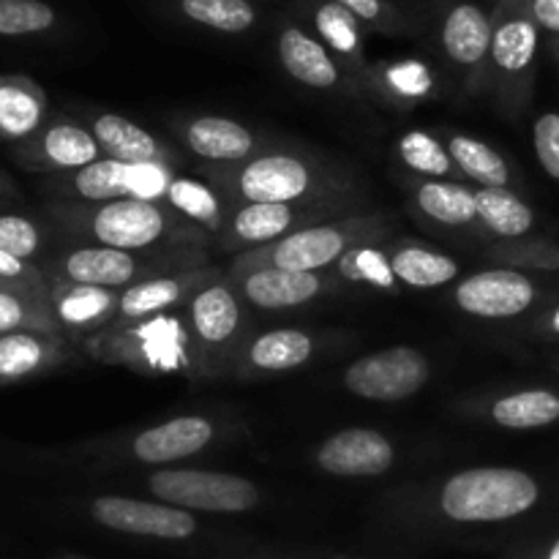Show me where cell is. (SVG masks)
I'll return each mask as SVG.
<instances>
[{
  "mask_svg": "<svg viewBox=\"0 0 559 559\" xmlns=\"http://www.w3.org/2000/svg\"><path fill=\"white\" fill-rule=\"evenodd\" d=\"M55 25V9L41 0H0V36H27Z\"/></svg>",
  "mask_w": 559,
  "mask_h": 559,
  "instance_id": "42",
  "label": "cell"
},
{
  "mask_svg": "<svg viewBox=\"0 0 559 559\" xmlns=\"http://www.w3.org/2000/svg\"><path fill=\"white\" fill-rule=\"evenodd\" d=\"M445 147L456 162L459 173L473 178L480 189H508L511 186V167L502 158V153H497L486 142L467 134H448Z\"/></svg>",
  "mask_w": 559,
  "mask_h": 559,
  "instance_id": "33",
  "label": "cell"
},
{
  "mask_svg": "<svg viewBox=\"0 0 559 559\" xmlns=\"http://www.w3.org/2000/svg\"><path fill=\"white\" fill-rule=\"evenodd\" d=\"M91 131L102 147V156L123 164H167L173 167V147L164 145L158 136L136 126L134 120L107 112L93 120Z\"/></svg>",
  "mask_w": 559,
  "mask_h": 559,
  "instance_id": "24",
  "label": "cell"
},
{
  "mask_svg": "<svg viewBox=\"0 0 559 559\" xmlns=\"http://www.w3.org/2000/svg\"><path fill=\"white\" fill-rule=\"evenodd\" d=\"M47 115L44 91L27 76L0 80V136L5 140H31L41 131Z\"/></svg>",
  "mask_w": 559,
  "mask_h": 559,
  "instance_id": "26",
  "label": "cell"
},
{
  "mask_svg": "<svg viewBox=\"0 0 559 559\" xmlns=\"http://www.w3.org/2000/svg\"><path fill=\"white\" fill-rule=\"evenodd\" d=\"M207 183L235 207L257 202H322L344 191V178L314 158L295 153H257L240 164H213Z\"/></svg>",
  "mask_w": 559,
  "mask_h": 559,
  "instance_id": "1",
  "label": "cell"
},
{
  "mask_svg": "<svg viewBox=\"0 0 559 559\" xmlns=\"http://www.w3.org/2000/svg\"><path fill=\"white\" fill-rule=\"evenodd\" d=\"M66 218L80 233L91 235L96 246L134 251V254L147 249L156 254V251L197 243L194 224L186 222L164 202L126 197V200L102 202V205L71 207Z\"/></svg>",
  "mask_w": 559,
  "mask_h": 559,
  "instance_id": "3",
  "label": "cell"
},
{
  "mask_svg": "<svg viewBox=\"0 0 559 559\" xmlns=\"http://www.w3.org/2000/svg\"><path fill=\"white\" fill-rule=\"evenodd\" d=\"M91 516L102 527L140 535V538L186 540L200 530L191 511L167 506V502L136 500V497H96L91 502Z\"/></svg>",
  "mask_w": 559,
  "mask_h": 559,
  "instance_id": "12",
  "label": "cell"
},
{
  "mask_svg": "<svg viewBox=\"0 0 559 559\" xmlns=\"http://www.w3.org/2000/svg\"><path fill=\"white\" fill-rule=\"evenodd\" d=\"M331 271V278L366 284V287L374 289H396L399 284L391 265V254H388L385 249H380V246H364V249L349 251V254L342 257Z\"/></svg>",
  "mask_w": 559,
  "mask_h": 559,
  "instance_id": "38",
  "label": "cell"
},
{
  "mask_svg": "<svg viewBox=\"0 0 559 559\" xmlns=\"http://www.w3.org/2000/svg\"><path fill=\"white\" fill-rule=\"evenodd\" d=\"M366 76L377 82L385 93L396 98H418L431 91V71L420 60H396V63H382L374 71L366 69Z\"/></svg>",
  "mask_w": 559,
  "mask_h": 559,
  "instance_id": "40",
  "label": "cell"
},
{
  "mask_svg": "<svg viewBox=\"0 0 559 559\" xmlns=\"http://www.w3.org/2000/svg\"><path fill=\"white\" fill-rule=\"evenodd\" d=\"M440 49L467 93L484 91L491 49V9L473 0H440Z\"/></svg>",
  "mask_w": 559,
  "mask_h": 559,
  "instance_id": "7",
  "label": "cell"
},
{
  "mask_svg": "<svg viewBox=\"0 0 559 559\" xmlns=\"http://www.w3.org/2000/svg\"><path fill=\"white\" fill-rule=\"evenodd\" d=\"M175 9L194 25L227 36L249 33L260 20L254 0H175Z\"/></svg>",
  "mask_w": 559,
  "mask_h": 559,
  "instance_id": "35",
  "label": "cell"
},
{
  "mask_svg": "<svg viewBox=\"0 0 559 559\" xmlns=\"http://www.w3.org/2000/svg\"><path fill=\"white\" fill-rule=\"evenodd\" d=\"M549 52H551V58H555L557 63H559V36L549 38Z\"/></svg>",
  "mask_w": 559,
  "mask_h": 559,
  "instance_id": "49",
  "label": "cell"
},
{
  "mask_svg": "<svg viewBox=\"0 0 559 559\" xmlns=\"http://www.w3.org/2000/svg\"><path fill=\"white\" fill-rule=\"evenodd\" d=\"M222 278L218 267L205 265L194 271L173 273V276L147 278V282L134 284L123 289L118 306V317L112 325H131V322H145L153 317H162L164 311H173L178 306H189V300L207 287L211 282Z\"/></svg>",
  "mask_w": 559,
  "mask_h": 559,
  "instance_id": "15",
  "label": "cell"
},
{
  "mask_svg": "<svg viewBox=\"0 0 559 559\" xmlns=\"http://www.w3.org/2000/svg\"><path fill=\"white\" fill-rule=\"evenodd\" d=\"M396 464V448L374 429H342L317 448V467L336 478H377Z\"/></svg>",
  "mask_w": 559,
  "mask_h": 559,
  "instance_id": "16",
  "label": "cell"
},
{
  "mask_svg": "<svg viewBox=\"0 0 559 559\" xmlns=\"http://www.w3.org/2000/svg\"><path fill=\"white\" fill-rule=\"evenodd\" d=\"M93 355L109 364H126L136 371L158 374V371H178L183 347H180L178 322L153 317L131 325H109L107 331L91 338Z\"/></svg>",
  "mask_w": 559,
  "mask_h": 559,
  "instance_id": "9",
  "label": "cell"
},
{
  "mask_svg": "<svg viewBox=\"0 0 559 559\" xmlns=\"http://www.w3.org/2000/svg\"><path fill=\"white\" fill-rule=\"evenodd\" d=\"M311 353H314V338L309 333L282 328V331H267L251 338L243 347V366H249L251 371L276 374V371L300 369L309 364Z\"/></svg>",
  "mask_w": 559,
  "mask_h": 559,
  "instance_id": "27",
  "label": "cell"
},
{
  "mask_svg": "<svg viewBox=\"0 0 559 559\" xmlns=\"http://www.w3.org/2000/svg\"><path fill=\"white\" fill-rule=\"evenodd\" d=\"M399 158L404 162V167L413 169L415 175H424L426 180H451L453 175H459L448 147L429 131H407L399 140Z\"/></svg>",
  "mask_w": 559,
  "mask_h": 559,
  "instance_id": "37",
  "label": "cell"
},
{
  "mask_svg": "<svg viewBox=\"0 0 559 559\" xmlns=\"http://www.w3.org/2000/svg\"><path fill=\"white\" fill-rule=\"evenodd\" d=\"M120 289L87 287V284L55 282L49 287V309L60 331L69 333H102L118 317Z\"/></svg>",
  "mask_w": 559,
  "mask_h": 559,
  "instance_id": "19",
  "label": "cell"
},
{
  "mask_svg": "<svg viewBox=\"0 0 559 559\" xmlns=\"http://www.w3.org/2000/svg\"><path fill=\"white\" fill-rule=\"evenodd\" d=\"M546 331L555 333V336H559V306L555 311L549 314V320H546Z\"/></svg>",
  "mask_w": 559,
  "mask_h": 559,
  "instance_id": "47",
  "label": "cell"
},
{
  "mask_svg": "<svg viewBox=\"0 0 559 559\" xmlns=\"http://www.w3.org/2000/svg\"><path fill=\"white\" fill-rule=\"evenodd\" d=\"M538 289L530 276L513 267H491L467 276L453 289V304L469 317L484 320H511L533 309Z\"/></svg>",
  "mask_w": 559,
  "mask_h": 559,
  "instance_id": "13",
  "label": "cell"
},
{
  "mask_svg": "<svg viewBox=\"0 0 559 559\" xmlns=\"http://www.w3.org/2000/svg\"><path fill=\"white\" fill-rule=\"evenodd\" d=\"M320 224L317 202H257L240 205L227 216V224L218 233V246L224 251L262 249L276 240L287 238L295 229Z\"/></svg>",
  "mask_w": 559,
  "mask_h": 559,
  "instance_id": "11",
  "label": "cell"
},
{
  "mask_svg": "<svg viewBox=\"0 0 559 559\" xmlns=\"http://www.w3.org/2000/svg\"><path fill=\"white\" fill-rule=\"evenodd\" d=\"M180 136L194 156L211 164H240L257 156V136L243 123L222 118V115L191 118L180 129Z\"/></svg>",
  "mask_w": 559,
  "mask_h": 559,
  "instance_id": "23",
  "label": "cell"
},
{
  "mask_svg": "<svg viewBox=\"0 0 559 559\" xmlns=\"http://www.w3.org/2000/svg\"><path fill=\"white\" fill-rule=\"evenodd\" d=\"M538 500V480L513 467L464 469L451 475L440 489V511L462 524L508 522L533 511Z\"/></svg>",
  "mask_w": 559,
  "mask_h": 559,
  "instance_id": "5",
  "label": "cell"
},
{
  "mask_svg": "<svg viewBox=\"0 0 559 559\" xmlns=\"http://www.w3.org/2000/svg\"><path fill=\"white\" fill-rule=\"evenodd\" d=\"M25 158L36 167L60 169V173H74L98 162L102 147L91 129L74 123V120L58 118L44 126L36 136H31V145L25 147Z\"/></svg>",
  "mask_w": 559,
  "mask_h": 559,
  "instance_id": "21",
  "label": "cell"
},
{
  "mask_svg": "<svg viewBox=\"0 0 559 559\" xmlns=\"http://www.w3.org/2000/svg\"><path fill=\"white\" fill-rule=\"evenodd\" d=\"M213 424L202 415H180V418L158 424L153 429L140 431L131 440V456L142 464H169L183 462L194 453L205 451L211 445Z\"/></svg>",
  "mask_w": 559,
  "mask_h": 559,
  "instance_id": "20",
  "label": "cell"
},
{
  "mask_svg": "<svg viewBox=\"0 0 559 559\" xmlns=\"http://www.w3.org/2000/svg\"><path fill=\"white\" fill-rule=\"evenodd\" d=\"M207 257L197 246H180V249L158 251V254L140 257L134 251L109 249V246H82L69 251L58 260L55 282L87 284V287L129 289L147 278L173 276V273L205 267Z\"/></svg>",
  "mask_w": 559,
  "mask_h": 559,
  "instance_id": "6",
  "label": "cell"
},
{
  "mask_svg": "<svg viewBox=\"0 0 559 559\" xmlns=\"http://www.w3.org/2000/svg\"><path fill=\"white\" fill-rule=\"evenodd\" d=\"M41 246V233L36 224L16 213H0V251L16 257V260H31Z\"/></svg>",
  "mask_w": 559,
  "mask_h": 559,
  "instance_id": "43",
  "label": "cell"
},
{
  "mask_svg": "<svg viewBox=\"0 0 559 559\" xmlns=\"http://www.w3.org/2000/svg\"><path fill=\"white\" fill-rule=\"evenodd\" d=\"M66 360L63 336L36 331H16L0 336V385L41 374Z\"/></svg>",
  "mask_w": 559,
  "mask_h": 559,
  "instance_id": "25",
  "label": "cell"
},
{
  "mask_svg": "<svg viewBox=\"0 0 559 559\" xmlns=\"http://www.w3.org/2000/svg\"><path fill=\"white\" fill-rule=\"evenodd\" d=\"M431 380V364L420 349L399 344L358 358L344 371V388L369 402H404Z\"/></svg>",
  "mask_w": 559,
  "mask_h": 559,
  "instance_id": "10",
  "label": "cell"
},
{
  "mask_svg": "<svg viewBox=\"0 0 559 559\" xmlns=\"http://www.w3.org/2000/svg\"><path fill=\"white\" fill-rule=\"evenodd\" d=\"M491 257L500 260L502 265L524 267V271H559V246L546 238L535 240H506V243L495 246Z\"/></svg>",
  "mask_w": 559,
  "mask_h": 559,
  "instance_id": "41",
  "label": "cell"
},
{
  "mask_svg": "<svg viewBox=\"0 0 559 559\" xmlns=\"http://www.w3.org/2000/svg\"><path fill=\"white\" fill-rule=\"evenodd\" d=\"M0 289H11V293H31V289H25V287H16V284H11V282H3V278H0ZM31 295H38V293H31ZM38 298H47V295H38Z\"/></svg>",
  "mask_w": 559,
  "mask_h": 559,
  "instance_id": "48",
  "label": "cell"
},
{
  "mask_svg": "<svg viewBox=\"0 0 559 559\" xmlns=\"http://www.w3.org/2000/svg\"><path fill=\"white\" fill-rule=\"evenodd\" d=\"M131 169H134V164L104 156L87 167L74 169L66 180V194L85 202V205L126 200V197H131Z\"/></svg>",
  "mask_w": 559,
  "mask_h": 559,
  "instance_id": "31",
  "label": "cell"
},
{
  "mask_svg": "<svg viewBox=\"0 0 559 559\" xmlns=\"http://www.w3.org/2000/svg\"><path fill=\"white\" fill-rule=\"evenodd\" d=\"M546 559H559V538L549 546V551H546Z\"/></svg>",
  "mask_w": 559,
  "mask_h": 559,
  "instance_id": "50",
  "label": "cell"
},
{
  "mask_svg": "<svg viewBox=\"0 0 559 559\" xmlns=\"http://www.w3.org/2000/svg\"><path fill=\"white\" fill-rule=\"evenodd\" d=\"M393 273L402 284L415 289L445 287L459 276V262L453 257L426 249L420 243H402L391 251Z\"/></svg>",
  "mask_w": 559,
  "mask_h": 559,
  "instance_id": "32",
  "label": "cell"
},
{
  "mask_svg": "<svg viewBox=\"0 0 559 559\" xmlns=\"http://www.w3.org/2000/svg\"><path fill=\"white\" fill-rule=\"evenodd\" d=\"M535 156L549 178L559 180V112H544L533 129Z\"/></svg>",
  "mask_w": 559,
  "mask_h": 559,
  "instance_id": "44",
  "label": "cell"
},
{
  "mask_svg": "<svg viewBox=\"0 0 559 559\" xmlns=\"http://www.w3.org/2000/svg\"><path fill=\"white\" fill-rule=\"evenodd\" d=\"M478 202V224L484 235H497L500 240H522L533 233L535 213L516 191L511 189H475Z\"/></svg>",
  "mask_w": 559,
  "mask_h": 559,
  "instance_id": "30",
  "label": "cell"
},
{
  "mask_svg": "<svg viewBox=\"0 0 559 559\" xmlns=\"http://www.w3.org/2000/svg\"><path fill=\"white\" fill-rule=\"evenodd\" d=\"M333 3L344 5L366 27H371L377 33H385V36L415 33V27H418L415 16L402 3H396V0H333Z\"/></svg>",
  "mask_w": 559,
  "mask_h": 559,
  "instance_id": "39",
  "label": "cell"
},
{
  "mask_svg": "<svg viewBox=\"0 0 559 559\" xmlns=\"http://www.w3.org/2000/svg\"><path fill=\"white\" fill-rule=\"evenodd\" d=\"M164 205L173 207L178 216L191 222L194 227L207 233H222L229 213L224 211V200L207 180L191 178V175H175L169 183Z\"/></svg>",
  "mask_w": 559,
  "mask_h": 559,
  "instance_id": "29",
  "label": "cell"
},
{
  "mask_svg": "<svg viewBox=\"0 0 559 559\" xmlns=\"http://www.w3.org/2000/svg\"><path fill=\"white\" fill-rule=\"evenodd\" d=\"M0 278H3V282L16 284V287L31 289V293L47 295L49 298V287L41 278V273H38L31 262L16 260V257L5 254V251H0Z\"/></svg>",
  "mask_w": 559,
  "mask_h": 559,
  "instance_id": "45",
  "label": "cell"
},
{
  "mask_svg": "<svg viewBox=\"0 0 559 559\" xmlns=\"http://www.w3.org/2000/svg\"><path fill=\"white\" fill-rule=\"evenodd\" d=\"M415 205L435 224L448 229H464L478 224L475 189L456 180H424L415 186Z\"/></svg>",
  "mask_w": 559,
  "mask_h": 559,
  "instance_id": "28",
  "label": "cell"
},
{
  "mask_svg": "<svg viewBox=\"0 0 559 559\" xmlns=\"http://www.w3.org/2000/svg\"><path fill=\"white\" fill-rule=\"evenodd\" d=\"M519 3L540 27V33H549L551 38L559 36V0H519Z\"/></svg>",
  "mask_w": 559,
  "mask_h": 559,
  "instance_id": "46",
  "label": "cell"
},
{
  "mask_svg": "<svg viewBox=\"0 0 559 559\" xmlns=\"http://www.w3.org/2000/svg\"><path fill=\"white\" fill-rule=\"evenodd\" d=\"M540 27L519 0H495L486 87L508 115L527 109L538 71Z\"/></svg>",
  "mask_w": 559,
  "mask_h": 559,
  "instance_id": "4",
  "label": "cell"
},
{
  "mask_svg": "<svg viewBox=\"0 0 559 559\" xmlns=\"http://www.w3.org/2000/svg\"><path fill=\"white\" fill-rule=\"evenodd\" d=\"M298 5L309 16L314 36L331 49L338 63L347 66V74H366L369 66L364 58V22L333 0H298Z\"/></svg>",
  "mask_w": 559,
  "mask_h": 559,
  "instance_id": "22",
  "label": "cell"
},
{
  "mask_svg": "<svg viewBox=\"0 0 559 559\" xmlns=\"http://www.w3.org/2000/svg\"><path fill=\"white\" fill-rule=\"evenodd\" d=\"M388 233H391V222L377 216V213L309 224V227L295 229L293 235L271 246L240 251L233 265H229L227 276L233 278L240 276V273L260 271V267H282V271L298 273L331 271L349 251L388 240Z\"/></svg>",
  "mask_w": 559,
  "mask_h": 559,
  "instance_id": "2",
  "label": "cell"
},
{
  "mask_svg": "<svg viewBox=\"0 0 559 559\" xmlns=\"http://www.w3.org/2000/svg\"><path fill=\"white\" fill-rule=\"evenodd\" d=\"M243 328L238 289L233 282L216 278L189 300V333L202 360L213 364L222 358Z\"/></svg>",
  "mask_w": 559,
  "mask_h": 559,
  "instance_id": "14",
  "label": "cell"
},
{
  "mask_svg": "<svg viewBox=\"0 0 559 559\" xmlns=\"http://www.w3.org/2000/svg\"><path fill=\"white\" fill-rule=\"evenodd\" d=\"M156 500L183 511L246 513L260 506V489L251 480L207 469H158L147 478Z\"/></svg>",
  "mask_w": 559,
  "mask_h": 559,
  "instance_id": "8",
  "label": "cell"
},
{
  "mask_svg": "<svg viewBox=\"0 0 559 559\" xmlns=\"http://www.w3.org/2000/svg\"><path fill=\"white\" fill-rule=\"evenodd\" d=\"M229 282L246 304L265 311L298 309V306L311 304L331 289V276L282 271V267H260V271L233 276Z\"/></svg>",
  "mask_w": 559,
  "mask_h": 559,
  "instance_id": "17",
  "label": "cell"
},
{
  "mask_svg": "<svg viewBox=\"0 0 559 559\" xmlns=\"http://www.w3.org/2000/svg\"><path fill=\"white\" fill-rule=\"evenodd\" d=\"M276 55L295 82L314 91H333L344 82V69L331 49L311 31L284 22L276 33Z\"/></svg>",
  "mask_w": 559,
  "mask_h": 559,
  "instance_id": "18",
  "label": "cell"
},
{
  "mask_svg": "<svg viewBox=\"0 0 559 559\" xmlns=\"http://www.w3.org/2000/svg\"><path fill=\"white\" fill-rule=\"evenodd\" d=\"M16 331L49 333V336H63V331L55 322L49 298H38L31 293H11L0 289V336Z\"/></svg>",
  "mask_w": 559,
  "mask_h": 559,
  "instance_id": "36",
  "label": "cell"
},
{
  "mask_svg": "<svg viewBox=\"0 0 559 559\" xmlns=\"http://www.w3.org/2000/svg\"><path fill=\"white\" fill-rule=\"evenodd\" d=\"M491 420L502 429L527 431L551 426L559 420V396L546 388H530V391L511 393L491 404Z\"/></svg>",
  "mask_w": 559,
  "mask_h": 559,
  "instance_id": "34",
  "label": "cell"
}]
</instances>
